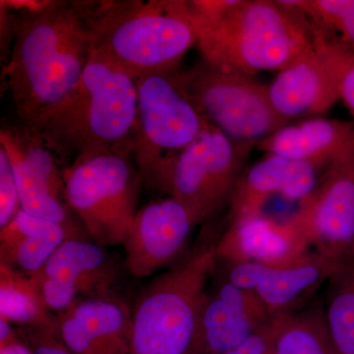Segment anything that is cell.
<instances>
[{
	"mask_svg": "<svg viewBox=\"0 0 354 354\" xmlns=\"http://www.w3.org/2000/svg\"><path fill=\"white\" fill-rule=\"evenodd\" d=\"M190 209L174 197L140 209L125 237V266L135 278H146L183 255L196 225Z\"/></svg>",
	"mask_w": 354,
	"mask_h": 354,
	"instance_id": "13",
	"label": "cell"
},
{
	"mask_svg": "<svg viewBox=\"0 0 354 354\" xmlns=\"http://www.w3.org/2000/svg\"><path fill=\"white\" fill-rule=\"evenodd\" d=\"M326 323L335 353L354 354V256L326 283Z\"/></svg>",
	"mask_w": 354,
	"mask_h": 354,
	"instance_id": "23",
	"label": "cell"
},
{
	"mask_svg": "<svg viewBox=\"0 0 354 354\" xmlns=\"http://www.w3.org/2000/svg\"><path fill=\"white\" fill-rule=\"evenodd\" d=\"M8 12L14 41L3 76L18 120L34 127L75 90L94 44L81 0H55L35 15Z\"/></svg>",
	"mask_w": 354,
	"mask_h": 354,
	"instance_id": "1",
	"label": "cell"
},
{
	"mask_svg": "<svg viewBox=\"0 0 354 354\" xmlns=\"http://www.w3.org/2000/svg\"><path fill=\"white\" fill-rule=\"evenodd\" d=\"M174 75L205 120L234 141L257 143L291 123L274 111L269 84L255 76L202 59L189 68L177 69Z\"/></svg>",
	"mask_w": 354,
	"mask_h": 354,
	"instance_id": "7",
	"label": "cell"
},
{
	"mask_svg": "<svg viewBox=\"0 0 354 354\" xmlns=\"http://www.w3.org/2000/svg\"><path fill=\"white\" fill-rule=\"evenodd\" d=\"M341 264L312 251L288 267L259 265L254 292L271 317L295 311L304 307Z\"/></svg>",
	"mask_w": 354,
	"mask_h": 354,
	"instance_id": "19",
	"label": "cell"
},
{
	"mask_svg": "<svg viewBox=\"0 0 354 354\" xmlns=\"http://www.w3.org/2000/svg\"><path fill=\"white\" fill-rule=\"evenodd\" d=\"M330 164L265 153L239 177L228 205L227 221L261 215L266 203L277 194L301 202L315 189Z\"/></svg>",
	"mask_w": 354,
	"mask_h": 354,
	"instance_id": "14",
	"label": "cell"
},
{
	"mask_svg": "<svg viewBox=\"0 0 354 354\" xmlns=\"http://www.w3.org/2000/svg\"><path fill=\"white\" fill-rule=\"evenodd\" d=\"M17 330L31 354H74L62 341L55 327L25 326Z\"/></svg>",
	"mask_w": 354,
	"mask_h": 354,
	"instance_id": "27",
	"label": "cell"
},
{
	"mask_svg": "<svg viewBox=\"0 0 354 354\" xmlns=\"http://www.w3.org/2000/svg\"><path fill=\"white\" fill-rule=\"evenodd\" d=\"M68 230L53 221L26 213L22 209L0 230L2 264L30 277L38 272L67 239Z\"/></svg>",
	"mask_w": 354,
	"mask_h": 354,
	"instance_id": "20",
	"label": "cell"
},
{
	"mask_svg": "<svg viewBox=\"0 0 354 354\" xmlns=\"http://www.w3.org/2000/svg\"><path fill=\"white\" fill-rule=\"evenodd\" d=\"M272 325L274 354H337L319 300L272 317Z\"/></svg>",
	"mask_w": 354,
	"mask_h": 354,
	"instance_id": "22",
	"label": "cell"
},
{
	"mask_svg": "<svg viewBox=\"0 0 354 354\" xmlns=\"http://www.w3.org/2000/svg\"><path fill=\"white\" fill-rule=\"evenodd\" d=\"M0 320L25 326L55 327L31 279L23 272L0 264Z\"/></svg>",
	"mask_w": 354,
	"mask_h": 354,
	"instance_id": "24",
	"label": "cell"
},
{
	"mask_svg": "<svg viewBox=\"0 0 354 354\" xmlns=\"http://www.w3.org/2000/svg\"><path fill=\"white\" fill-rule=\"evenodd\" d=\"M174 73L137 77L138 136L133 157L143 180L156 189L177 156L208 123L179 87Z\"/></svg>",
	"mask_w": 354,
	"mask_h": 354,
	"instance_id": "8",
	"label": "cell"
},
{
	"mask_svg": "<svg viewBox=\"0 0 354 354\" xmlns=\"http://www.w3.org/2000/svg\"><path fill=\"white\" fill-rule=\"evenodd\" d=\"M225 354H274L272 319L243 344Z\"/></svg>",
	"mask_w": 354,
	"mask_h": 354,
	"instance_id": "28",
	"label": "cell"
},
{
	"mask_svg": "<svg viewBox=\"0 0 354 354\" xmlns=\"http://www.w3.org/2000/svg\"><path fill=\"white\" fill-rule=\"evenodd\" d=\"M341 101L354 120V53L349 58L341 84Z\"/></svg>",
	"mask_w": 354,
	"mask_h": 354,
	"instance_id": "29",
	"label": "cell"
},
{
	"mask_svg": "<svg viewBox=\"0 0 354 354\" xmlns=\"http://www.w3.org/2000/svg\"><path fill=\"white\" fill-rule=\"evenodd\" d=\"M131 313L122 300L100 293L58 314L55 330L74 354H123Z\"/></svg>",
	"mask_w": 354,
	"mask_h": 354,
	"instance_id": "17",
	"label": "cell"
},
{
	"mask_svg": "<svg viewBox=\"0 0 354 354\" xmlns=\"http://www.w3.org/2000/svg\"><path fill=\"white\" fill-rule=\"evenodd\" d=\"M311 50L269 84L274 111L290 122L318 118L341 101L342 76L354 53L330 32L315 26Z\"/></svg>",
	"mask_w": 354,
	"mask_h": 354,
	"instance_id": "10",
	"label": "cell"
},
{
	"mask_svg": "<svg viewBox=\"0 0 354 354\" xmlns=\"http://www.w3.org/2000/svg\"><path fill=\"white\" fill-rule=\"evenodd\" d=\"M0 354H31L29 348L26 346L25 342L21 339L12 346H6V348H0Z\"/></svg>",
	"mask_w": 354,
	"mask_h": 354,
	"instance_id": "30",
	"label": "cell"
},
{
	"mask_svg": "<svg viewBox=\"0 0 354 354\" xmlns=\"http://www.w3.org/2000/svg\"><path fill=\"white\" fill-rule=\"evenodd\" d=\"M35 274L65 281L81 295L106 293L114 281L104 247L83 239L65 241Z\"/></svg>",
	"mask_w": 354,
	"mask_h": 354,
	"instance_id": "21",
	"label": "cell"
},
{
	"mask_svg": "<svg viewBox=\"0 0 354 354\" xmlns=\"http://www.w3.org/2000/svg\"><path fill=\"white\" fill-rule=\"evenodd\" d=\"M354 51V0H281Z\"/></svg>",
	"mask_w": 354,
	"mask_h": 354,
	"instance_id": "25",
	"label": "cell"
},
{
	"mask_svg": "<svg viewBox=\"0 0 354 354\" xmlns=\"http://www.w3.org/2000/svg\"><path fill=\"white\" fill-rule=\"evenodd\" d=\"M65 197L84 230L102 247L120 245L131 227L143 180L132 155L79 156L62 169Z\"/></svg>",
	"mask_w": 354,
	"mask_h": 354,
	"instance_id": "6",
	"label": "cell"
},
{
	"mask_svg": "<svg viewBox=\"0 0 354 354\" xmlns=\"http://www.w3.org/2000/svg\"><path fill=\"white\" fill-rule=\"evenodd\" d=\"M30 127L59 160L97 152L134 156L138 136L137 76L94 48L68 99Z\"/></svg>",
	"mask_w": 354,
	"mask_h": 354,
	"instance_id": "2",
	"label": "cell"
},
{
	"mask_svg": "<svg viewBox=\"0 0 354 354\" xmlns=\"http://www.w3.org/2000/svg\"><path fill=\"white\" fill-rule=\"evenodd\" d=\"M353 148L354 121L322 116L288 123L256 143V149L269 155L328 162Z\"/></svg>",
	"mask_w": 354,
	"mask_h": 354,
	"instance_id": "18",
	"label": "cell"
},
{
	"mask_svg": "<svg viewBox=\"0 0 354 354\" xmlns=\"http://www.w3.org/2000/svg\"><path fill=\"white\" fill-rule=\"evenodd\" d=\"M95 50L135 76L179 69L200 31L187 0L82 1Z\"/></svg>",
	"mask_w": 354,
	"mask_h": 354,
	"instance_id": "3",
	"label": "cell"
},
{
	"mask_svg": "<svg viewBox=\"0 0 354 354\" xmlns=\"http://www.w3.org/2000/svg\"><path fill=\"white\" fill-rule=\"evenodd\" d=\"M216 248L223 263H256L269 268L295 264L313 251L292 218L278 221L263 214L227 221Z\"/></svg>",
	"mask_w": 354,
	"mask_h": 354,
	"instance_id": "15",
	"label": "cell"
},
{
	"mask_svg": "<svg viewBox=\"0 0 354 354\" xmlns=\"http://www.w3.org/2000/svg\"><path fill=\"white\" fill-rule=\"evenodd\" d=\"M216 246L198 244L142 293L123 354H204L201 315L218 262Z\"/></svg>",
	"mask_w": 354,
	"mask_h": 354,
	"instance_id": "4",
	"label": "cell"
},
{
	"mask_svg": "<svg viewBox=\"0 0 354 354\" xmlns=\"http://www.w3.org/2000/svg\"><path fill=\"white\" fill-rule=\"evenodd\" d=\"M207 288L201 315L204 354H225L271 320L254 291L230 283L223 272Z\"/></svg>",
	"mask_w": 354,
	"mask_h": 354,
	"instance_id": "16",
	"label": "cell"
},
{
	"mask_svg": "<svg viewBox=\"0 0 354 354\" xmlns=\"http://www.w3.org/2000/svg\"><path fill=\"white\" fill-rule=\"evenodd\" d=\"M254 149V142L234 141L208 122L177 156L158 190L185 205L198 223H205L230 205Z\"/></svg>",
	"mask_w": 354,
	"mask_h": 354,
	"instance_id": "9",
	"label": "cell"
},
{
	"mask_svg": "<svg viewBox=\"0 0 354 354\" xmlns=\"http://www.w3.org/2000/svg\"><path fill=\"white\" fill-rule=\"evenodd\" d=\"M314 26L281 0H239L198 39L202 60L255 76L281 71L308 53Z\"/></svg>",
	"mask_w": 354,
	"mask_h": 354,
	"instance_id": "5",
	"label": "cell"
},
{
	"mask_svg": "<svg viewBox=\"0 0 354 354\" xmlns=\"http://www.w3.org/2000/svg\"><path fill=\"white\" fill-rule=\"evenodd\" d=\"M291 218L312 250L337 263L354 256V148L334 158Z\"/></svg>",
	"mask_w": 354,
	"mask_h": 354,
	"instance_id": "12",
	"label": "cell"
},
{
	"mask_svg": "<svg viewBox=\"0 0 354 354\" xmlns=\"http://www.w3.org/2000/svg\"><path fill=\"white\" fill-rule=\"evenodd\" d=\"M21 209L20 194L10 158L0 146V228L15 218Z\"/></svg>",
	"mask_w": 354,
	"mask_h": 354,
	"instance_id": "26",
	"label": "cell"
},
{
	"mask_svg": "<svg viewBox=\"0 0 354 354\" xmlns=\"http://www.w3.org/2000/svg\"><path fill=\"white\" fill-rule=\"evenodd\" d=\"M0 146L12 164L21 209L57 223L74 239H82L78 221L67 204L59 158L34 128L21 122H2Z\"/></svg>",
	"mask_w": 354,
	"mask_h": 354,
	"instance_id": "11",
	"label": "cell"
}]
</instances>
